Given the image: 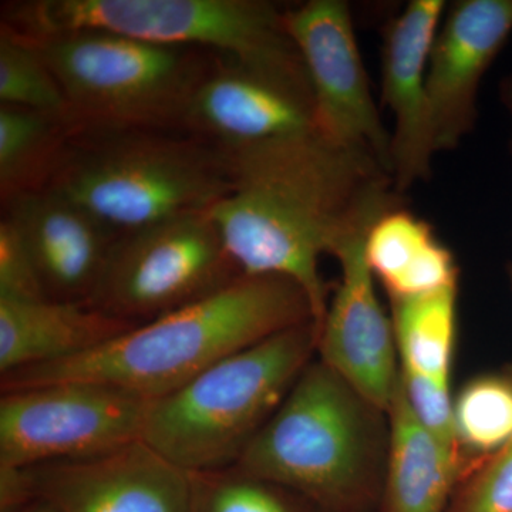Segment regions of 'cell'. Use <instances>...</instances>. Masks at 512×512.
Segmentation results:
<instances>
[{
    "label": "cell",
    "mask_w": 512,
    "mask_h": 512,
    "mask_svg": "<svg viewBox=\"0 0 512 512\" xmlns=\"http://www.w3.org/2000/svg\"><path fill=\"white\" fill-rule=\"evenodd\" d=\"M184 131L241 150L316 131L312 94L217 56L192 97Z\"/></svg>",
    "instance_id": "5bb4252c"
},
{
    "label": "cell",
    "mask_w": 512,
    "mask_h": 512,
    "mask_svg": "<svg viewBox=\"0 0 512 512\" xmlns=\"http://www.w3.org/2000/svg\"><path fill=\"white\" fill-rule=\"evenodd\" d=\"M49 299L35 262L16 229L0 222V301L33 302Z\"/></svg>",
    "instance_id": "4316f807"
},
{
    "label": "cell",
    "mask_w": 512,
    "mask_h": 512,
    "mask_svg": "<svg viewBox=\"0 0 512 512\" xmlns=\"http://www.w3.org/2000/svg\"><path fill=\"white\" fill-rule=\"evenodd\" d=\"M454 426L466 480L512 446V375L474 377L454 402Z\"/></svg>",
    "instance_id": "7402d4cb"
},
{
    "label": "cell",
    "mask_w": 512,
    "mask_h": 512,
    "mask_svg": "<svg viewBox=\"0 0 512 512\" xmlns=\"http://www.w3.org/2000/svg\"><path fill=\"white\" fill-rule=\"evenodd\" d=\"M3 218L28 248L47 298L90 301L119 232L47 188L3 202Z\"/></svg>",
    "instance_id": "2e32d148"
},
{
    "label": "cell",
    "mask_w": 512,
    "mask_h": 512,
    "mask_svg": "<svg viewBox=\"0 0 512 512\" xmlns=\"http://www.w3.org/2000/svg\"><path fill=\"white\" fill-rule=\"evenodd\" d=\"M387 417L382 512H447L463 468L420 426L400 379Z\"/></svg>",
    "instance_id": "ac0fdd59"
},
{
    "label": "cell",
    "mask_w": 512,
    "mask_h": 512,
    "mask_svg": "<svg viewBox=\"0 0 512 512\" xmlns=\"http://www.w3.org/2000/svg\"><path fill=\"white\" fill-rule=\"evenodd\" d=\"M2 23L29 37L96 29L234 60L312 94L285 10L265 0H37Z\"/></svg>",
    "instance_id": "8992f818"
},
{
    "label": "cell",
    "mask_w": 512,
    "mask_h": 512,
    "mask_svg": "<svg viewBox=\"0 0 512 512\" xmlns=\"http://www.w3.org/2000/svg\"><path fill=\"white\" fill-rule=\"evenodd\" d=\"M228 151L175 130H76L47 190L119 234L210 211L232 191Z\"/></svg>",
    "instance_id": "3957f363"
},
{
    "label": "cell",
    "mask_w": 512,
    "mask_h": 512,
    "mask_svg": "<svg viewBox=\"0 0 512 512\" xmlns=\"http://www.w3.org/2000/svg\"><path fill=\"white\" fill-rule=\"evenodd\" d=\"M512 33V0H460L431 47L427 92L436 153L454 150L476 127L481 80Z\"/></svg>",
    "instance_id": "4fadbf2b"
},
{
    "label": "cell",
    "mask_w": 512,
    "mask_h": 512,
    "mask_svg": "<svg viewBox=\"0 0 512 512\" xmlns=\"http://www.w3.org/2000/svg\"><path fill=\"white\" fill-rule=\"evenodd\" d=\"M299 495L238 468L192 474L188 512H313Z\"/></svg>",
    "instance_id": "cb8c5ba5"
},
{
    "label": "cell",
    "mask_w": 512,
    "mask_h": 512,
    "mask_svg": "<svg viewBox=\"0 0 512 512\" xmlns=\"http://www.w3.org/2000/svg\"><path fill=\"white\" fill-rule=\"evenodd\" d=\"M500 97L501 101L505 106V109L508 110L510 116L512 117V76L507 77V79L503 80L500 86ZM511 150H512V140H511Z\"/></svg>",
    "instance_id": "f1b7e54d"
},
{
    "label": "cell",
    "mask_w": 512,
    "mask_h": 512,
    "mask_svg": "<svg viewBox=\"0 0 512 512\" xmlns=\"http://www.w3.org/2000/svg\"><path fill=\"white\" fill-rule=\"evenodd\" d=\"M74 133L66 117L0 106V194L3 202L46 187Z\"/></svg>",
    "instance_id": "ffe728a7"
},
{
    "label": "cell",
    "mask_w": 512,
    "mask_h": 512,
    "mask_svg": "<svg viewBox=\"0 0 512 512\" xmlns=\"http://www.w3.org/2000/svg\"><path fill=\"white\" fill-rule=\"evenodd\" d=\"M37 500L57 512H188L192 474L146 441L100 456L26 467Z\"/></svg>",
    "instance_id": "8fae6325"
},
{
    "label": "cell",
    "mask_w": 512,
    "mask_h": 512,
    "mask_svg": "<svg viewBox=\"0 0 512 512\" xmlns=\"http://www.w3.org/2000/svg\"><path fill=\"white\" fill-rule=\"evenodd\" d=\"M30 39L62 87L74 131H184L192 97L217 59L106 30Z\"/></svg>",
    "instance_id": "52a82bcc"
},
{
    "label": "cell",
    "mask_w": 512,
    "mask_h": 512,
    "mask_svg": "<svg viewBox=\"0 0 512 512\" xmlns=\"http://www.w3.org/2000/svg\"><path fill=\"white\" fill-rule=\"evenodd\" d=\"M228 154L234 185L210 214L229 256L242 275L281 276L301 286L319 329L329 305L320 256H335L402 205L392 175L318 131Z\"/></svg>",
    "instance_id": "6da1fadb"
},
{
    "label": "cell",
    "mask_w": 512,
    "mask_h": 512,
    "mask_svg": "<svg viewBox=\"0 0 512 512\" xmlns=\"http://www.w3.org/2000/svg\"><path fill=\"white\" fill-rule=\"evenodd\" d=\"M400 384L410 410L427 433L463 468L454 426V402L448 384L400 369Z\"/></svg>",
    "instance_id": "d4e9b609"
},
{
    "label": "cell",
    "mask_w": 512,
    "mask_h": 512,
    "mask_svg": "<svg viewBox=\"0 0 512 512\" xmlns=\"http://www.w3.org/2000/svg\"><path fill=\"white\" fill-rule=\"evenodd\" d=\"M151 399L93 382H55L0 396V466L35 467L141 440Z\"/></svg>",
    "instance_id": "9c48e42d"
},
{
    "label": "cell",
    "mask_w": 512,
    "mask_h": 512,
    "mask_svg": "<svg viewBox=\"0 0 512 512\" xmlns=\"http://www.w3.org/2000/svg\"><path fill=\"white\" fill-rule=\"evenodd\" d=\"M400 369L450 384L457 330V286L390 299Z\"/></svg>",
    "instance_id": "44dd1931"
},
{
    "label": "cell",
    "mask_w": 512,
    "mask_h": 512,
    "mask_svg": "<svg viewBox=\"0 0 512 512\" xmlns=\"http://www.w3.org/2000/svg\"><path fill=\"white\" fill-rule=\"evenodd\" d=\"M366 264L390 299L412 298L453 288L458 266L429 222L402 205L387 211L370 227Z\"/></svg>",
    "instance_id": "d6986e66"
},
{
    "label": "cell",
    "mask_w": 512,
    "mask_h": 512,
    "mask_svg": "<svg viewBox=\"0 0 512 512\" xmlns=\"http://www.w3.org/2000/svg\"><path fill=\"white\" fill-rule=\"evenodd\" d=\"M19 512H57L52 505L47 504L46 501L36 500L33 501L32 504H29L28 507L23 508L22 511Z\"/></svg>",
    "instance_id": "f546056e"
},
{
    "label": "cell",
    "mask_w": 512,
    "mask_h": 512,
    "mask_svg": "<svg viewBox=\"0 0 512 512\" xmlns=\"http://www.w3.org/2000/svg\"><path fill=\"white\" fill-rule=\"evenodd\" d=\"M366 235L350 239L335 254L342 278L319 328L320 362L360 397L389 413L400 379L392 318L384 313L366 264Z\"/></svg>",
    "instance_id": "7c38bea8"
},
{
    "label": "cell",
    "mask_w": 512,
    "mask_h": 512,
    "mask_svg": "<svg viewBox=\"0 0 512 512\" xmlns=\"http://www.w3.org/2000/svg\"><path fill=\"white\" fill-rule=\"evenodd\" d=\"M309 320L311 301L291 279L242 275L220 291L138 325L87 355L6 373L0 376V389L79 380L154 400L225 357Z\"/></svg>",
    "instance_id": "7a4b0ae2"
},
{
    "label": "cell",
    "mask_w": 512,
    "mask_h": 512,
    "mask_svg": "<svg viewBox=\"0 0 512 512\" xmlns=\"http://www.w3.org/2000/svg\"><path fill=\"white\" fill-rule=\"evenodd\" d=\"M444 10L443 0H412L384 33L382 100L394 117L390 173L399 194L431 175L427 72Z\"/></svg>",
    "instance_id": "9a60e30c"
},
{
    "label": "cell",
    "mask_w": 512,
    "mask_h": 512,
    "mask_svg": "<svg viewBox=\"0 0 512 512\" xmlns=\"http://www.w3.org/2000/svg\"><path fill=\"white\" fill-rule=\"evenodd\" d=\"M447 512H512V446L461 481Z\"/></svg>",
    "instance_id": "484cf974"
},
{
    "label": "cell",
    "mask_w": 512,
    "mask_h": 512,
    "mask_svg": "<svg viewBox=\"0 0 512 512\" xmlns=\"http://www.w3.org/2000/svg\"><path fill=\"white\" fill-rule=\"evenodd\" d=\"M313 320L225 357L151 400L141 440L187 473L237 466L318 350Z\"/></svg>",
    "instance_id": "5b68a950"
},
{
    "label": "cell",
    "mask_w": 512,
    "mask_h": 512,
    "mask_svg": "<svg viewBox=\"0 0 512 512\" xmlns=\"http://www.w3.org/2000/svg\"><path fill=\"white\" fill-rule=\"evenodd\" d=\"M285 26L311 83L316 131L375 158L390 173L392 134L370 93L348 3L309 0L285 10Z\"/></svg>",
    "instance_id": "30bf717a"
},
{
    "label": "cell",
    "mask_w": 512,
    "mask_h": 512,
    "mask_svg": "<svg viewBox=\"0 0 512 512\" xmlns=\"http://www.w3.org/2000/svg\"><path fill=\"white\" fill-rule=\"evenodd\" d=\"M239 276L210 211L191 212L120 234L87 303L143 325Z\"/></svg>",
    "instance_id": "ba28073f"
},
{
    "label": "cell",
    "mask_w": 512,
    "mask_h": 512,
    "mask_svg": "<svg viewBox=\"0 0 512 512\" xmlns=\"http://www.w3.org/2000/svg\"><path fill=\"white\" fill-rule=\"evenodd\" d=\"M508 275H510V281L512 285V265L510 266V268H508Z\"/></svg>",
    "instance_id": "4dcf8cb0"
},
{
    "label": "cell",
    "mask_w": 512,
    "mask_h": 512,
    "mask_svg": "<svg viewBox=\"0 0 512 512\" xmlns=\"http://www.w3.org/2000/svg\"><path fill=\"white\" fill-rule=\"evenodd\" d=\"M136 326L87 302L0 301V376L87 355Z\"/></svg>",
    "instance_id": "e0dca14e"
},
{
    "label": "cell",
    "mask_w": 512,
    "mask_h": 512,
    "mask_svg": "<svg viewBox=\"0 0 512 512\" xmlns=\"http://www.w3.org/2000/svg\"><path fill=\"white\" fill-rule=\"evenodd\" d=\"M380 414L312 360L235 468L319 510H356L375 493L386 461L389 433L383 436Z\"/></svg>",
    "instance_id": "277c9868"
},
{
    "label": "cell",
    "mask_w": 512,
    "mask_h": 512,
    "mask_svg": "<svg viewBox=\"0 0 512 512\" xmlns=\"http://www.w3.org/2000/svg\"><path fill=\"white\" fill-rule=\"evenodd\" d=\"M0 106L42 111L69 119L62 87L39 45L3 23L0 30Z\"/></svg>",
    "instance_id": "603a6c76"
},
{
    "label": "cell",
    "mask_w": 512,
    "mask_h": 512,
    "mask_svg": "<svg viewBox=\"0 0 512 512\" xmlns=\"http://www.w3.org/2000/svg\"><path fill=\"white\" fill-rule=\"evenodd\" d=\"M36 500L28 468L0 466V512H19Z\"/></svg>",
    "instance_id": "83f0119b"
}]
</instances>
